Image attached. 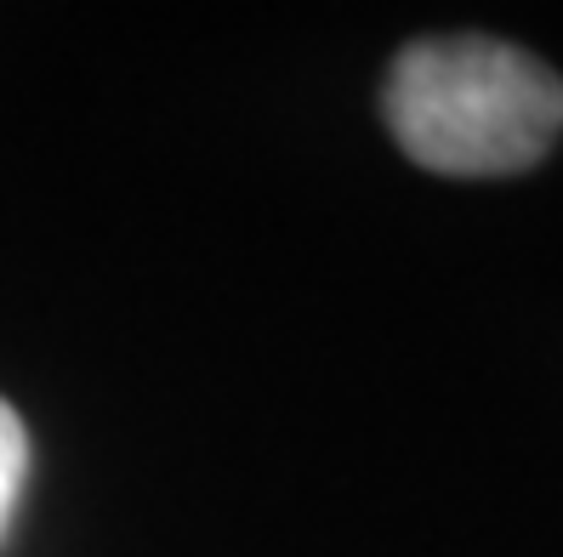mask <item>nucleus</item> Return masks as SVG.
I'll use <instances>...</instances> for the list:
<instances>
[{
    "label": "nucleus",
    "mask_w": 563,
    "mask_h": 557,
    "mask_svg": "<svg viewBox=\"0 0 563 557\" xmlns=\"http://www.w3.org/2000/svg\"><path fill=\"white\" fill-rule=\"evenodd\" d=\"M382 114L421 171L512 177L563 137V80L512 41L427 35L393 57Z\"/></svg>",
    "instance_id": "f257e3e1"
},
{
    "label": "nucleus",
    "mask_w": 563,
    "mask_h": 557,
    "mask_svg": "<svg viewBox=\"0 0 563 557\" xmlns=\"http://www.w3.org/2000/svg\"><path fill=\"white\" fill-rule=\"evenodd\" d=\"M29 472V433H23V415L0 399V535H7V517L18 506V489Z\"/></svg>",
    "instance_id": "f03ea898"
}]
</instances>
